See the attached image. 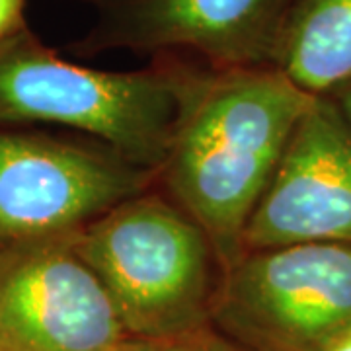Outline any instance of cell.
<instances>
[{
	"label": "cell",
	"mask_w": 351,
	"mask_h": 351,
	"mask_svg": "<svg viewBox=\"0 0 351 351\" xmlns=\"http://www.w3.org/2000/svg\"><path fill=\"white\" fill-rule=\"evenodd\" d=\"M314 98L271 64L184 61L180 112L154 186L203 226L223 267L244 252L252 213Z\"/></svg>",
	"instance_id": "cell-1"
},
{
	"label": "cell",
	"mask_w": 351,
	"mask_h": 351,
	"mask_svg": "<svg viewBox=\"0 0 351 351\" xmlns=\"http://www.w3.org/2000/svg\"><path fill=\"white\" fill-rule=\"evenodd\" d=\"M129 339L211 326L223 274L213 240L156 186L117 203L73 237Z\"/></svg>",
	"instance_id": "cell-2"
},
{
	"label": "cell",
	"mask_w": 351,
	"mask_h": 351,
	"mask_svg": "<svg viewBox=\"0 0 351 351\" xmlns=\"http://www.w3.org/2000/svg\"><path fill=\"white\" fill-rule=\"evenodd\" d=\"M184 84V59L143 71H100L64 61L27 27L0 39V127H69L156 176Z\"/></svg>",
	"instance_id": "cell-3"
},
{
	"label": "cell",
	"mask_w": 351,
	"mask_h": 351,
	"mask_svg": "<svg viewBox=\"0 0 351 351\" xmlns=\"http://www.w3.org/2000/svg\"><path fill=\"white\" fill-rule=\"evenodd\" d=\"M211 328L252 351H328L351 332V246L244 250L223 267Z\"/></svg>",
	"instance_id": "cell-4"
},
{
	"label": "cell",
	"mask_w": 351,
	"mask_h": 351,
	"mask_svg": "<svg viewBox=\"0 0 351 351\" xmlns=\"http://www.w3.org/2000/svg\"><path fill=\"white\" fill-rule=\"evenodd\" d=\"M154 174L101 143L0 129V246L69 239Z\"/></svg>",
	"instance_id": "cell-5"
},
{
	"label": "cell",
	"mask_w": 351,
	"mask_h": 351,
	"mask_svg": "<svg viewBox=\"0 0 351 351\" xmlns=\"http://www.w3.org/2000/svg\"><path fill=\"white\" fill-rule=\"evenodd\" d=\"M0 339L18 351H121L129 338L69 237L0 246Z\"/></svg>",
	"instance_id": "cell-6"
},
{
	"label": "cell",
	"mask_w": 351,
	"mask_h": 351,
	"mask_svg": "<svg viewBox=\"0 0 351 351\" xmlns=\"http://www.w3.org/2000/svg\"><path fill=\"white\" fill-rule=\"evenodd\" d=\"M328 242L351 246V127L316 96L252 213L244 250Z\"/></svg>",
	"instance_id": "cell-7"
},
{
	"label": "cell",
	"mask_w": 351,
	"mask_h": 351,
	"mask_svg": "<svg viewBox=\"0 0 351 351\" xmlns=\"http://www.w3.org/2000/svg\"><path fill=\"white\" fill-rule=\"evenodd\" d=\"M98 14L82 49L189 53L211 66L271 64L289 0H88Z\"/></svg>",
	"instance_id": "cell-8"
},
{
	"label": "cell",
	"mask_w": 351,
	"mask_h": 351,
	"mask_svg": "<svg viewBox=\"0 0 351 351\" xmlns=\"http://www.w3.org/2000/svg\"><path fill=\"white\" fill-rule=\"evenodd\" d=\"M271 66L313 96L351 82V0H289Z\"/></svg>",
	"instance_id": "cell-9"
},
{
	"label": "cell",
	"mask_w": 351,
	"mask_h": 351,
	"mask_svg": "<svg viewBox=\"0 0 351 351\" xmlns=\"http://www.w3.org/2000/svg\"><path fill=\"white\" fill-rule=\"evenodd\" d=\"M121 351H252L225 338L215 328L205 326L166 339H127Z\"/></svg>",
	"instance_id": "cell-10"
},
{
	"label": "cell",
	"mask_w": 351,
	"mask_h": 351,
	"mask_svg": "<svg viewBox=\"0 0 351 351\" xmlns=\"http://www.w3.org/2000/svg\"><path fill=\"white\" fill-rule=\"evenodd\" d=\"M27 0H0V39L25 27L24 6Z\"/></svg>",
	"instance_id": "cell-11"
},
{
	"label": "cell",
	"mask_w": 351,
	"mask_h": 351,
	"mask_svg": "<svg viewBox=\"0 0 351 351\" xmlns=\"http://www.w3.org/2000/svg\"><path fill=\"white\" fill-rule=\"evenodd\" d=\"M330 98L334 100V104L338 106V110L343 115V119L348 121V125L351 127V82H348L346 86H341L336 90L334 94H330Z\"/></svg>",
	"instance_id": "cell-12"
},
{
	"label": "cell",
	"mask_w": 351,
	"mask_h": 351,
	"mask_svg": "<svg viewBox=\"0 0 351 351\" xmlns=\"http://www.w3.org/2000/svg\"><path fill=\"white\" fill-rule=\"evenodd\" d=\"M328 351H351V332H348V334H343L339 339H336L328 348Z\"/></svg>",
	"instance_id": "cell-13"
},
{
	"label": "cell",
	"mask_w": 351,
	"mask_h": 351,
	"mask_svg": "<svg viewBox=\"0 0 351 351\" xmlns=\"http://www.w3.org/2000/svg\"><path fill=\"white\" fill-rule=\"evenodd\" d=\"M0 351H18L16 348H12L10 343H6L4 339H0Z\"/></svg>",
	"instance_id": "cell-14"
}]
</instances>
